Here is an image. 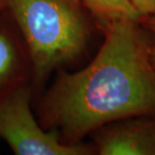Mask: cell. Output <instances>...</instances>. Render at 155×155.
Wrapping results in <instances>:
<instances>
[{"label": "cell", "instance_id": "1", "mask_svg": "<svg viewBox=\"0 0 155 155\" xmlns=\"http://www.w3.org/2000/svg\"><path fill=\"white\" fill-rule=\"evenodd\" d=\"M138 22L116 19L91 64L63 73L38 107L40 126L66 144H78L115 121L155 115V69Z\"/></svg>", "mask_w": 155, "mask_h": 155}, {"label": "cell", "instance_id": "2", "mask_svg": "<svg viewBox=\"0 0 155 155\" xmlns=\"http://www.w3.org/2000/svg\"><path fill=\"white\" fill-rule=\"evenodd\" d=\"M31 61L33 97L51 74L77 60L85 51L89 25L75 0H6Z\"/></svg>", "mask_w": 155, "mask_h": 155}, {"label": "cell", "instance_id": "3", "mask_svg": "<svg viewBox=\"0 0 155 155\" xmlns=\"http://www.w3.org/2000/svg\"><path fill=\"white\" fill-rule=\"evenodd\" d=\"M30 84L19 87L0 101V138L16 155H85L93 147L66 144L54 131L43 129L32 114Z\"/></svg>", "mask_w": 155, "mask_h": 155}, {"label": "cell", "instance_id": "4", "mask_svg": "<svg viewBox=\"0 0 155 155\" xmlns=\"http://www.w3.org/2000/svg\"><path fill=\"white\" fill-rule=\"evenodd\" d=\"M149 116L127 118L98 129L96 150L101 155H155V117Z\"/></svg>", "mask_w": 155, "mask_h": 155}, {"label": "cell", "instance_id": "5", "mask_svg": "<svg viewBox=\"0 0 155 155\" xmlns=\"http://www.w3.org/2000/svg\"><path fill=\"white\" fill-rule=\"evenodd\" d=\"M31 82V61L25 42L7 9L0 12V101Z\"/></svg>", "mask_w": 155, "mask_h": 155}, {"label": "cell", "instance_id": "6", "mask_svg": "<svg viewBox=\"0 0 155 155\" xmlns=\"http://www.w3.org/2000/svg\"><path fill=\"white\" fill-rule=\"evenodd\" d=\"M87 9L106 25L116 19H129L139 22L140 15L131 0H83Z\"/></svg>", "mask_w": 155, "mask_h": 155}, {"label": "cell", "instance_id": "7", "mask_svg": "<svg viewBox=\"0 0 155 155\" xmlns=\"http://www.w3.org/2000/svg\"><path fill=\"white\" fill-rule=\"evenodd\" d=\"M141 20L144 21L145 27L149 32V40H147L148 51H149L150 61L155 69V15L143 17Z\"/></svg>", "mask_w": 155, "mask_h": 155}, {"label": "cell", "instance_id": "8", "mask_svg": "<svg viewBox=\"0 0 155 155\" xmlns=\"http://www.w3.org/2000/svg\"><path fill=\"white\" fill-rule=\"evenodd\" d=\"M131 2L141 19L155 15V0H131Z\"/></svg>", "mask_w": 155, "mask_h": 155}, {"label": "cell", "instance_id": "9", "mask_svg": "<svg viewBox=\"0 0 155 155\" xmlns=\"http://www.w3.org/2000/svg\"><path fill=\"white\" fill-rule=\"evenodd\" d=\"M7 4H6V0H0V12L6 10Z\"/></svg>", "mask_w": 155, "mask_h": 155}, {"label": "cell", "instance_id": "10", "mask_svg": "<svg viewBox=\"0 0 155 155\" xmlns=\"http://www.w3.org/2000/svg\"><path fill=\"white\" fill-rule=\"evenodd\" d=\"M75 1H78V2H79V1H80V0H75Z\"/></svg>", "mask_w": 155, "mask_h": 155}]
</instances>
